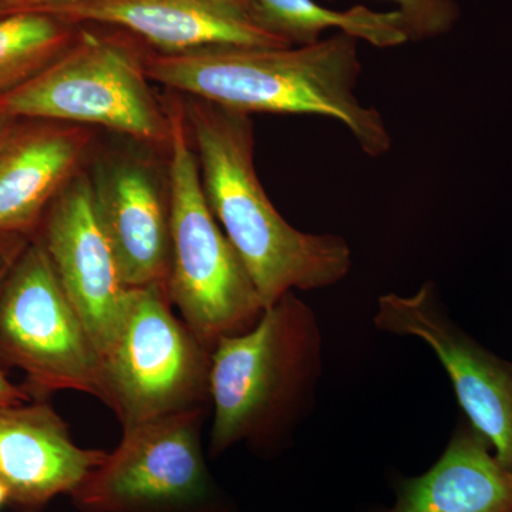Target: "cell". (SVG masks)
<instances>
[{
  "label": "cell",
  "mask_w": 512,
  "mask_h": 512,
  "mask_svg": "<svg viewBox=\"0 0 512 512\" xmlns=\"http://www.w3.org/2000/svg\"><path fill=\"white\" fill-rule=\"evenodd\" d=\"M0 362L25 373L36 400L74 390L109 403L100 353L36 238L0 293Z\"/></svg>",
  "instance_id": "7"
},
{
  "label": "cell",
  "mask_w": 512,
  "mask_h": 512,
  "mask_svg": "<svg viewBox=\"0 0 512 512\" xmlns=\"http://www.w3.org/2000/svg\"><path fill=\"white\" fill-rule=\"evenodd\" d=\"M30 396L23 387L10 383L0 370V404L29 402Z\"/></svg>",
  "instance_id": "21"
},
{
  "label": "cell",
  "mask_w": 512,
  "mask_h": 512,
  "mask_svg": "<svg viewBox=\"0 0 512 512\" xmlns=\"http://www.w3.org/2000/svg\"><path fill=\"white\" fill-rule=\"evenodd\" d=\"M399 6L410 40L433 39L454 28L460 9L454 0H389Z\"/></svg>",
  "instance_id": "18"
},
{
  "label": "cell",
  "mask_w": 512,
  "mask_h": 512,
  "mask_svg": "<svg viewBox=\"0 0 512 512\" xmlns=\"http://www.w3.org/2000/svg\"><path fill=\"white\" fill-rule=\"evenodd\" d=\"M29 402L0 404V481L10 503L35 511L72 495L109 453L77 446L50 404Z\"/></svg>",
  "instance_id": "13"
},
{
  "label": "cell",
  "mask_w": 512,
  "mask_h": 512,
  "mask_svg": "<svg viewBox=\"0 0 512 512\" xmlns=\"http://www.w3.org/2000/svg\"><path fill=\"white\" fill-rule=\"evenodd\" d=\"M45 15L76 26H117L167 55L217 46H292L218 0H67Z\"/></svg>",
  "instance_id": "12"
},
{
  "label": "cell",
  "mask_w": 512,
  "mask_h": 512,
  "mask_svg": "<svg viewBox=\"0 0 512 512\" xmlns=\"http://www.w3.org/2000/svg\"><path fill=\"white\" fill-rule=\"evenodd\" d=\"M363 66L356 37L340 32L315 45L217 46L146 56L148 79L173 92L248 114H312L340 121L363 153L379 158L392 136L379 110L356 96Z\"/></svg>",
  "instance_id": "1"
},
{
  "label": "cell",
  "mask_w": 512,
  "mask_h": 512,
  "mask_svg": "<svg viewBox=\"0 0 512 512\" xmlns=\"http://www.w3.org/2000/svg\"><path fill=\"white\" fill-rule=\"evenodd\" d=\"M170 119L167 185L171 261L165 291L210 352L254 328L265 311L241 256L215 220L185 119L183 100L165 103Z\"/></svg>",
  "instance_id": "4"
},
{
  "label": "cell",
  "mask_w": 512,
  "mask_h": 512,
  "mask_svg": "<svg viewBox=\"0 0 512 512\" xmlns=\"http://www.w3.org/2000/svg\"><path fill=\"white\" fill-rule=\"evenodd\" d=\"M90 178L121 282L128 289L165 286L171 261L170 202L154 165L146 158L110 157Z\"/></svg>",
  "instance_id": "11"
},
{
  "label": "cell",
  "mask_w": 512,
  "mask_h": 512,
  "mask_svg": "<svg viewBox=\"0 0 512 512\" xmlns=\"http://www.w3.org/2000/svg\"><path fill=\"white\" fill-rule=\"evenodd\" d=\"M35 238L103 360L126 322L131 289L101 228L89 175L79 171L59 192Z\"/></svg>",
  "instance_id": "10"
},
{
  "label": "cell",
  "mask_w": 512,
  "mask_h": 512,
  "mask_svg": "<svg viewBox=\"0 0 512 512\" xmlns=\"http://www.w3.org/2000/svg\"><path fill=\"white\" fill-rule=\"evenodd\" d=\"M32 239L22 234H0V293Z\"/></svg>",
  "instance_id": "19"
},
{
  "label": "cell",
  "mask_w": 512,
  "mask_h": 512,
  "mask_svg": "<svg viewBox=\"0 0 512 512\" xmlns=\"http://www.w3.org/2000/svg\"><path fill=\"white\" fill-rule=\"evenodd\" d=\"M252 3L255 22L284 37L292 46L315 45L328 29H339L380 49L402 46L410 40L399 10L375 12L355 6L342 12L323 8L313 0H252Z\"/></svg>",
  "instance_id": "16"
},
{
  "label": "cell",
  "mask_w": 512,
  "mask_h": 512,
  "mask_svg": "<svg viewBox=\"0 0 512 512\" xmlns=\"http://www.w3.org/2000/svg\"><path fill=\"white\" fill-rule=\"evenodd\" d=\"M183 107L205 198L265 308L286 293L343 281L353 262L345 238L299 231L266 195L255 171L251 116L191 96Z\"/></svg>",
  "instance_id": "2"
},
{
  "label": "cell",
  "mask_w": 512,
  "mask_h": 512,
  "mask_svg": "<svg viewBox=\"0 0 512 512\" xmlns=\"http://www.w3.org/2000/svg\"><path fill=\"white\" fill-rule=\"evenodd\" d=\"M218 2L224 3L242 15L248 16L249 19L254 20V3L252 0H218Z\"/></svg>",
  "instance_id": "22"
},
{
  "label": "cell",
  "mask_w": 512,
  "mask_h": 512,
  "mask_svg": "<svg viewBox=\"0 0 512 512\" xmlns=\"http://www.w3.org/2000/svg\"><path fill=\"white\" fill-rule=\"evenodd\" d=\"M92 141L90 127L19 120L0 148V234L36 237L47 208L79 173Z\"/></svg>",
  "instance_id": "14"
},
{
  "label": "cell",
  "mask_w": 512,
  "mask_h": 512,
  "mask_svg": "<svg viewBox=\"0 0 512 512\" xmlns=\"http://www.w3.org/2000/svg\"><path fill=\"white\" fill-rule=\"evenodd\" d=\"M67 0H0V18L20 13H45Z\"/></svg>",
  "instance_id": "20"
},
{
  "label": "cell",
  "mask_w": 512,
  "mask_h": 512,
  "mask_svg": "<svg viewBox=\"0 0 512 512\" xmlns=\"http://www.w3.org/2000/svg\"><path fill=\"white\" fill-rule=\"evenodd\" d=\"M211 355L175 315L164 285L131 289L126 322L103 359L107 406L123 430L207 407Z\"/></svg>",
  "instance_id": "6"
},
{
  "label": "cell",
  "mask_w": 512,
  "mask_h": 512,
  "mask_svg": "<svg viewBox=\"0 0 512 512\" xmlns=\"http://www.w3.org/2000/svg\"><path fill=\"white\" fill-rule=\"evenodd\" d=\"M320 375L318 319L295 293H286L254 328L212 350L211 456L239 443L258 451L281 447L311 412Z\"/></svg>",
  "instance_id": "3"
},
{
  "label": "cell",
  "mask_w": 512,
  "mask_h": 512,
  "mask_svg": "<svg viewBox=\"0 0 512 512\" xmlns=\"http://www.w3.org/2000/svg\"><path fill=\"white\" fill-rule=\"evenodd\" d=\"M373 322L380 332L412 336L433 349L468 423L512 470V362L494 355L458 328L433 281L410 296H380Z\"/></svg>",
  "instance_id": "9"
},
{
  "label": "cell",
  "mask_w": 512,
  "mask_h": 512,
  "mask_svg": "<svg viewBox=\"0 0 512 512\" xmlns=\"http://www.w3.org/2000/svg\"><path fill=\"white\" fill-rule=\"evenodd\" d=\"M79 26L45 13L0 18V96L35 77L62 55Z\"/></svg>",
  "instance_id": "17"
},
{
  "label": "cell",
  "mask_w": 512,
  "mask_h": 512,
  "mask_svg": "<svg viewBox=\"0 0 512 512\" xmlns=\"http://www.w3.org/2000/svg\"><path fill=\"white\" fill-rule=\"evenodd\" d=\"M6 501H9V491L8 488H6V485L0 481V507H2Z\"/></svg>",
  "instance_id": "24"
},
{
  "label": "cell",
  "mask_w": 512,
  "mask_h": 512,
  "mask_svg": "<svg viewBox=\"0 0 512 512\" xmlns=\"http://www.w3.org/2000/svg\"><path fill=\"white\" fill-rule=\"evenodd\" d=\"M207 407L123 430L70 497L83 512H188L214 494L201 446Z\"/></svg>",
  "instance_id": "8"
},
{
  "label": "cell",
  "mask_w": 512,
  "mask_h": 512,
  "mask_svg": "<svg viewBox=\"0 0 512 512\" xmlns=\"http://www.w3.org/2000/svg\"><path fill=\"white\" fill-rule=\"evenodd\" d=\"M148 80L146 56L126 37L79 26L76 39L55 62L0 96V114L100 126L167 151L170 119Z\"/></svg>",
  "instance_id": "5"
},
{
  "label": "cell",
  "mask_w": 512,
  "mask_h": 512,
  "mask_svg": "<svg viewBox=\"0 0 512 512\" xmlns=\"http://www.w3.org/2000/svg\"><path fill=\"white\" fill-rule=\"evenodd\" d=\"M387 512H512V470L483 434L460 421L437 463L400 481Z\"/></svg>",
  "instance_id": "15"
},
{
  "label": "cell",
  "mask_w": 512,
  "mask_h": 512,
  "mask_svg": "<svg viewBox=\"0 0 512 512\" xmlns=\"http://www.w3.org/2000/svg\"><path fill=\"white\" fill-rule=\"evenodd\" d=\"M19 120L13 119V117L5 116L0 114V148H2L5 141L8 140L12 131L18 126Z\"/></svg>",
  "instance_id": "23"
}]
</instances>
